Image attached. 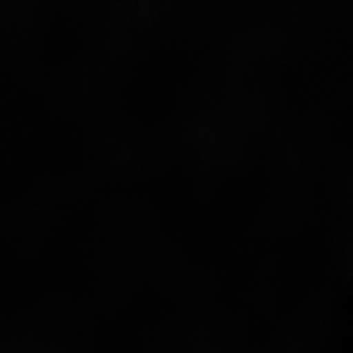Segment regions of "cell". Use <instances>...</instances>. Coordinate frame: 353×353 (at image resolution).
Listing matches in <instances>:
<instances>
[]
</instances>
